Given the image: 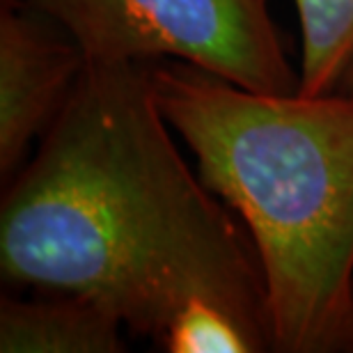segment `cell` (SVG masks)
Returning <instances> with one entry per match:
<instances>
[{
    "instance_id": "1",
    "label": "cell",
    "mask_w": 353,
    "mask_h": 353,
    "mask_svg": "<svg viewBox=\"0 0 353 353\" xmlns=\"http://www.w3.org/2000/svg\"><path fill=\"white\" fill-rule=\"evenodd\" d=\"M147 65H85L0 209L5 280L85 296L157 335L190 294L262 307L225 204L193 174Z\"/></svg>"
},
{
    "instance_id": "5",
    "label": "cell",
    "mask_w": 353,
    "mask_h": 353,
    "mask_svg": "<svg viewBox=\"0 0 353 353\" xmlns=\"http://www.w3.org/2000/svg\"><path fill=\"white\" fill-rule=\"evenodd\" d=\"M126 323L101 303L76 294H51L41 301L3 299V353H119Z\"/></svg>"
},
{
    "instance_id": "2",
    "label": "cell",
    "mask_w": 353,
    "mask_h": 353,
    "mask_svg": "<svg viewBox=\"0 0 353 353\" xmlns=\"http://www.w3.org/2000/svg\"><path fill=\"white\" fill-rule=\"evenodd\" d=\"M150 79L202 181L248 228L271 347H351L353 94L255 92L181 62Z\"/></svg>"
},
{
    "instance_id": "4",
    "label": "cell",
    "mask_w": 353,
    "mask_h": 353,
    "mask_svg": "<svg viewBox=\"0 0 353 353\" xmlns=\"http://www.w3.org/2000/svg\"><path fill=\"white\" fill-rule=\"evenodd\" d=\"M85 67L76 41L44 14L5 0L0 17V170H17L58 117Z\"/></svg>"
},
{
    "instance_id": "3",
    "label": "cell",
    "mask_w": 353,
    "mask_h": 353,
    "mask_svg": "<svg viewBox=\"0 0 353 353\" xmlns=\"http://www.w3.org/2000/svg\"><path fill=\"white\" fill-rule=\"evenodd\" d=\"M44 14L85 65L170 58L255 92H299L268 0H14Z\"/></svg>"
},
{
    "instance_id": "7",
    "label": "cell",
    "mask_w": 353,
    "mask_h": 353,
    "mask_svg": "<svg viewBox=\"0 0 353 353\" xmlns=\"http://www.w3.org/2000/svg\"><path fill=\"white\" fill-rule=\"evenodd\" d=\"M303 37L301 90L326 94L353 62V0H296Z\"/></svg>"
},
{
    "instance_id": "9",
    "label": "cell",
    "mask_w": 353,
    "mask_h": 353,
    "mask_svg": "<svg viewBox=\"0 0 353 353\" xmlns=\"http://www.w3.org/2000/svg\"><path fill=\"white\" fill-rule=\"evenodd\" d=\"M351 347H353V340H351Z\"/></svg>"
},
{
    "instance_id": "8",
    "label": "cell",
    "mask_w": 353,
    "mask_h": 353,
    "mask_svg": "<svg viewBox=\"0 0 353 353\" xmlns=\"http://www.w3.org/2000/svg\"><path fill=\"white\" fill-rule=\"evenodd\" d=\"M347 76H349V83L353 85V62H351V67H349V72H347Z\"/></svg>"
},
{
    "instance_id": "6",
    "label": "cell",
    "mask_w": 353,
    "mask_h": 353,
    "mask_svg": "<svg viewBox=\"0 0 353 353\" xmlns=\"http://www.w3.org/2000/svg\"><path fill=\"white\" fill-rule=\"evenodd\" d=\"M154 337L170 353H255L271 347L262 307L214 292L183 299Z\"/></svg>"
}]
</instances>
